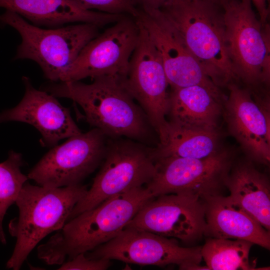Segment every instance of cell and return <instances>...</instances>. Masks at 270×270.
I'll return each mask as SVG.
<instances>
[{
  "instance_id": "cell-22",
  "label": "cell",
  "mask_w": 270,
  "mask_h": 270,
  "mask_svg": "<svg viewBox=\"0 0 270 270\" xmlns=\"http://www.w3.org/2000/svg\"><path fill=\"white\" fill-rule=\"evenodd\" d=\"M254 244L240 240L208 237L202 246V259L209 270H253L250 252Z\"/></svg>"
},
{
  "instance_id": "cell-9",
  "label": "cell",
  "mask_w": 270,
  "mask_h": 270,
  "mask_svg": "<svg viewBox=\"0 0 270 270\" xmlns=\"http://www.w3.org/2000/svg\"><path fill=\"white\" fill-rule=\"evenodd\" d=\"M202 246H180L173 238L144 230L126 227L115 237L85 252L90 258L118 260L127 264L200 270Z\"/></svg>"
},
{
  "instance_id": "cell-16",
  "label": "cell",
  "mask_w": 270,
  "mask_h": 270,
  "mask_svg": "<svg viewBox=\"0 0 270 270\" xmlns=\"http://www.w3.org/2000/svg\"><path fill=\"white\" fill-rule=\"evenodd\" d=\"M22 80L25 87L22 100L15 107L0 112V124L16 121L31 124L40 132L42 143L50 146L82 132L69 108L48 92L34 88L28 77Z\"/></svg>"
},
{
  "instance_id": "cell-2",
  "label": "cell",
  "mask_w": 270,
  "mask_h": 270,
  "mask_svg": "<svg viewBox=\"0 0 270 270\" xmlns=\"http://www.w3.org/2000/svg\"><path fill=\"white\" fill-rule=\"evenodd\" d=\"M153 198L144 186L110 198L81 212L38 247V258L48 264H62L92 250L122 232Z\"/></svg>"
},
{
  "instance_id": "cell-26",
  "label": "cell",
  "mask_w": 270,
  "mask_h": 270,
  "mask_svg": "<svg viewBox=\"0 0 270 270\" xmlns=\"http://www.w3.org/2000/svg\"><path fill=\"white\" fill-rule=\"evenodd\" d=\"M138 10H158L161 8L170 0H130Z\"/></svg>"
},
{
  "instance_id": "cell-1",
  "label": "cell",
  "mask_w": 270,
  "mask_h": 270,
  "mask_svg": "<svg viewBox=\"0 0 270 270\" xmlns=\"http://www.w3.org/2000/svg\"><path fill=\"white\" fill-rule=\"evenodd\" d=\"M121 78L100 76L93 78L90 84L80 80L52 82L42 90L56 98H68L77 103L86 122L107 138H126L150 146L154 130Z\"/></svg>"
},
{
  "instance_id": "cell-23",
  "label": "cell",
  "mask_w": 270,
  "mask_h": 270,
  "mask_svg": "<svg viewBox=\"0 0 270 270\" xmlns=\"http://www.w3.org/2000/svg\"><path fill=\"white\" fill-rule=\"evenodd\" d=\"M22 164V154L14 151H10L8 158L0 163V242L3 244H6L2 227L4 218L28 179L21 172Z\"/></svg>"
},
{
  "instance_id": "cell-5",
  "label": "cell",
  "mask_w": 270,
  "mask_h": 270,
  "mask_svg": "<svg viewBox=\"0 0 270 270\" xmlns=\"http://www.w3.org/2000/svg\"><path fill=\"white\" fill-rule=\"evenodd\" d=\"M226 44L238 81L253 90H264L270 81V27L262 24L250 0H229L222 6Z\"/></svg>"
},
{
  "instance_id": "cell-4",
  "label": "cell",
  "mask_w": 270,
  "mask_h": 270,
  "mask_svg": "<svg viewBox=\"0 0 270 270\" xmlns=\"http://www.w3.org/2000/svg\"><path fill=\"white\" fill-rule=\"evenodd\" d=\"M88 190L82 184L48 188L26 182L15 202L18 216L8 224L9 232L16 242L6 268L20 270L41 240L63 227Z\"/></svg>"
},
{
  "instance_id": "cell-27",
  "label": "cell",
  "mask_w": 270,
  "mask_h": 270,
  "mask_svg": "<svg viewBox=\"0 0 270 270\" xmlns=\"http://www.w3.org/2000/svg\"><path fill=\"white\" fill-rule=\"evenodd\" d=\"M255 6L259 15V19L262 24L268 22L269 10L267 6L268 0H250Z\"/></svg>"
},
{
  "instance_id": "cell-7",
  "label": "cell",
  "mask_w": 270,
  "mask_h": 270,
  "mask_svg": "<svg viewBox=\"0 0 270 270\" xmlns=\"http://www.w3.org/2000/svg\"><path fill=\"white\" fill-rule=\"evenodd\" d=\"M101 164L90 188L68 220L110 198L146 186L156 172L153 147L126 138H108Z\"/></svg>"
},
{
  "instance_id": "cell-18",
  "label": "cell",
  "mask_w": 270,
  "mask_h": 270,
  "mask_svg": "<svg viewBox=\"0 0 270 270\" xmlns=\"http://www.w3.org/2000/svg\"><path fill=\"white\" fill-rule=\"evenodd\" d=\"M0 7L16 12L35 26L49 28L73 22L102 26L123 17L122 14L86 10L72 0H0Z\"/></svg>"
},
{
  "instance_id": "cell-8",
  "label": "cell",
  "mask_w": 270,
  "mask_h": 270,
  "mask_svg": "<svg viewBox=\"0 0 270 270\" xmlns=\"http://www.w3.org/2000/svg\"><path fill=\"white\" fill-rule=\"evenodd\" d=\"M232 150L222 148L202 158L167 157L156 160V172L146 186L154 197L170 194L195 195L202 200L222 194L235 161Z\"/></svg>"
},
{
  "instance_id": "cell-19",
  "label": "cell",
  "mask_w": 270,
  "mask_h": 270,
  "mask_svg": "<svg viewBox=\"0 0 270 270\" xmlns=\"http://www.w3.org/2000/svg\"><path fill=\"white\" fill-rule=\"evenodd\" d=\"M172 90L169 94V121L192 128L219 130L218 122L226 98L222 93L200 85Z\"/></svg>"
},
{
  "instance_id": "cell-15",
  "label": "cell",
  "mask_w": 270,
  "mask_h": 270,
  "mask_svg": "<svg viewBox=\"0 0 270 270\" xmlns=\"http://www.w3.org/2000/svg\"><path fill=\"white\" fill-rule=\"evenodd\" d=\"M136 18L156 47L172 88L200 85L222 93L160 9L139 10Z\"/></svg>"
},
{
  "instance_id": "cell-3",
  "label": "cell",
  "mask_w": 270,
  "mask_h": 270,
  "mask_svg": "<svg viewBox=\"0 0 270 270\" xmlns=\"http://www.w3.org/2000/svg\"><path fill=\"white\" fill-rule=\"evenodd\" d=\"M160 10L216 86L238 82L226 50L222 6L208 0H170Z\"/></svg>"
},
{
  "instance_id": "cell-20",
  "label": "cell",
  "mask_w": 270,
  "mask_h": 270,
  "mask_svg": "<svg viewBox=\"0 0 270 270\" xmlns=\"http://www.w3.org/2000/svg\"><path fill=\"white\" fill-rule=\"evenodd\" d=\"M247 158L236 162L226 181L229 196L270 232V182Z\"/></svg>"
},
{
  "instance_id": "cell-10",
  "label": "cell",
  "mask_w": 270,
  "mask_h": 270,
  "mask_svg": "<svg viewBox=\"0 0 270 270\" xmlns=\"http://www.w3.org/2000/svg\"><path fill=\"white\" fill-rule=\"evenodd\" d=\"M68 138L43 156L28 174V179L48 188L81 184L102 164L108 138L100 130L93 128Z\"/></svg>"
},
{
  "instance_id": "cell-28",
  "label": "cell",
  "mask_w": 270,
  "mask_h": 270,
  "mask_svg": "<svg viewBox=\"0 0 270 270\" xmlns=\"http://www.w3.org/2000/svg\"><path fill=\"white\" fill-rule=\"evenodd\" d=\"M222 6L229 0H208Z\"/></svg>"
},
{
  "instance_id": "cell-6",
  "label": "cell",
  "mask_w": 270,
  "mask_h": 270,
  "mask_svg": "<svg viewBox=\"0 0 270 270\" xmlns=\"http://www.w3.org/2000/svg\"><path fill=\"white\" fill-rule=\"evenodd\" d=\"M0 22L15 28L21 36L15 59L34 61L52 82L60 81L62 73L84 46L98 34L100 27L91 23H80L43 28L8 10L0 15Z\"/></svg>"
},
{
  "instance_id": "cell-24",
  "label": "cell",
  "mask_w": 270,
  "mask_h": 270,
  "mask_svg": "<svg viewBox=\"0 0 270 270\" xmlns=\"http://www.w3.org/2000/svg\"><path fill=\"white\" fill-rule=\"evenodd\" d=\"M80 7L110 14L128 15L136 18L139 10L130 0H72Z\"/></svg>"
},
{
  "instance_id": "cell-13",
  "label": "cell",
  "mask_w": 270,
  "mask_h": 270,
  "mask_svg": "<svg viewBox=\"0 0 270 270\" xmlns=\"http://www.w3.org/2000/svg\"><path fill=\"white\" fill-rule=\"evenodd\" d=\"M138 37L122 85L139 104L158 135L168 122V84L160 56L148 32L136 19Z\"/></svg>"
},
{
  "instance_id": "cell-25",
  "label": "cell",
  "mask_w": 270,
  "mask_h": 270,
  "mask_svg": "<svg viewBox=\"0 0 270 270\" xmlns=\"http://www.w3.org/2000/svg\"><path fill=\"white\" fill-rule=\"evenodd\" d=\"M110 260L104 258H90L84 253L80 254L62 264L60 270H104L110 266Z\"/></svg>"
},
{
  "instance_id": "cell-11",
  "label": "cell",
  "mask_w": 270,
  "mask_h": 270,
  "mask_svg": "<svg viewBox=\"0 0 270 270\" xmlns=\"http://www.w3.org/2000/svg\"><path fill=\"white\" fill-rule=\"evenodd\" d=\"M138 34L135 18H122L84 46L62 73L60 81H78L104 76L124 77Z\"/></svg>"
},
{
  "instance_id": "cell-14",
  "label": "cell",
  "mask_w": 270,
  "mask_h": 270,
  "mask_svg": "<svg viewBox=\"0 0 270 270\" xmlns=\"http://www.w3.org/2000/svg\"><path fill=\"white\" fill-rule=\"evenodd\" d=\"M205 210L204 200L197 196L160 195L147 202L126 227L178 239L194 246L204 234Z\"/></svg>"
},
{
  "instance_id": "cell-21",
  "label": "cell",
  "mask_w": 270,
  "mask_h": 270,
  "mask_svg": "<svg viewBox=\"0 0 270 270\" xmlns=\"http://www.w3.org/2000/svg\"><path fill=\"white\" fill-rule=\"evenodd\" d=\"M158 136V142L153 147L155 161L167 157L204 158L222 148L220 130L192 128L168 121Z\"/></svg>"
},
{
  "instance_id": "cell-12",
  "label": "cell",
  "mask_w": 270,
  "mask_h": 270,
  "mask_svg": "<svg viewBox=\"0 0 270 270\" xmlns=\"http://www.w3.org/2000/svg\"><path fill=\"white\" fill-rule=\"evenodd\" d=\"M226 87L229 95L222 114L229 133L252 162L268 166L270 162V100L264 90H252L236 82Z\"/></svg>"
},
{
  "instance_id": "cell-17",
  "label": "cell",
  "mask_w": 270,
  "mask_h": 270,
  "mask_svg": "<svg viewBox=\"0 0 270 270\" xmlns=\"http://www.w3.org/2000/svg\"><path fill=\"white\" fill-rule=\"evenodd\" d=\"M204 201V236L245 240L270 250V232L229 196H215Z\"/></svg>"
}]
</instances>
